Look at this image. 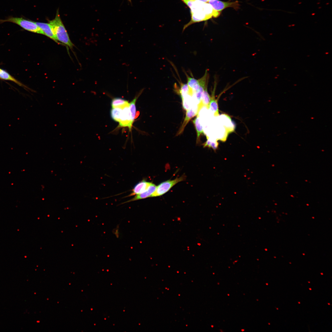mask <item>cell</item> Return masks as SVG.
I'll return each instance as SVG.
<instances>
[{"instance_id": "15", "label": "cell", "mask_w": 332, "mask_h": 332, "mask_svg": "<svg viewBox=\"0 0 332 332\" xmlns=\"http://www.w3.org/2000/svg\"><path fill=\"white\" fill-rule=\"evenodd\" d=\"M143 90L140 91V92L138 93L137 95L134 98L132 101L129 103V107L131 113L132 119V121L134 122V121L136 111V101L141 94Z\"/></svg>"}, {"instance_id": "9", "label": "cell", "mask_w": 332, "mask_h": 332, "mask_svg": "<svg viewBox=\"0 0 332 332\" xmlns=\"http://www.w3.org/2000/svg\"><path fill=\"white\" fill-rule=\"evenodd\" d=\"M36 23L45 35L57 43H58L54 35L52 27L49 23H46L38 22Z\"/></svg>"}, {"instance_id": "13", "label": "cell", "mask_w": 332, "mask_h": 332, "mask_svg": "<svg viewBox=\"0 0 332 332\" xmlns=\"http://www.w3.org/2000/svg\"><path fill=\"white\" fill-rule=\"evenodd\" d=\"M129 103L126 100L120 97L113 98L112 100L111 105L112 108L118 107L122 109L129 105Z\"/></svg>"}, {"instance_id": "14", "label": "cell", "mask_w": 332, "mask_h": 332, "mask_svg": "<svg viewBox=\"0 0 332 332\" xmlns=\"http://www.w3.org/2000/svg\"><path fill=\"white\" fill-rule=\"evenodd\" d=\"M211 97V100L209 105L208 109H210L213 113L215 116H217L219 115L218 103L216 99H215L214 92Z\"/></svg>"}, {"instance_id": "18", "label": "cell", "mask_w": 332, "mask_h": 332, "mask_svg": "<svg viewBox=\"0 0 332 332\" xmlns=\"http://www.w3.org/2000/svg\"><path fill=\"white\" fill-rule=\"evenodd\" d=\"M184 3L190 8L194 2L193 0H183Z\"/></svg>"}, {"instance_id": "7", "label": "cell", "mask_w": 332, "mask_h": 332, "mask_svg": "<svg viewBox=\"0 0 332 332\" xmlns=\"http://www.w3.org/2000/svg\"><path fill=\"white\" fill-rule=\"evenodd\" d=\"M156 188V186L151 183L147 189L144 192L136 195L133 198L123 204L136 201L139 200L144 199L151 196L155 192Z\"/></svg>"}, {"instance_id": "12", "label": "cell", "mask_w": 332, "mask_h": 332, "mask_svg": "<svg viewBox=\"0 0 332 332\" xmlns=\"http://www.w3.org/2000/svg\"><path fill=\"white\" fill-rule=\"evenodd\" d=\"M0 79L4 80L10 81L14 82L21 86L27 89H29L27 86L18 81L6 71L1 69H0Z\"/></svg>"}, {"instance_id": "20", "label": "cell", "mask_w": 332, "mask_h": 332, "mask_svg": "<svg viewBox=\"0 0 332 332\" xmlns=\"http://www.w3.org/2000/svg\"><path fill=\"white\" fill-rule=\"evenodd\" d=\"M128 1L131 4L132 3L131 0H128Z\"/></svg>"}, {"instance_id": "17", "label": "cell", "mask_w": 332, "mask_h": 332, "mask_svg": "<svg viewBox=\"0 0 332 332\" xmlns=\"http://www.w3.org/2000/svg\"><path fill=\"white\" fill-rule=\"evenodd\" d=\"M207 140L203 144L204 147H208L211 148L214 151L217 150L218 147L219 143L216 140L215 141H210L208 137L207 136Z\"/></svg>"}, {"instance_id": "8", "label": "cell", "mask_w": 332, "mask_h": 332, "mask_svg": "<svg viewBox=\"0 0 332 332\" xmlns=\"http://www.w3.org/2000/svg\"><path fill=\"white\" fill-rule=\"evenodd\" d=\"M199 113L197 111H196L192 109H188L186 110L185 116L182 125L177 132L176 136H177L182 133L185 127L190 120Z\"/></svg>"}, {"instance_id": "1", "label": "cell", "mask_w": 332, "mask_h": 332, "mask_svg": "<svg viewBox=\"0 0 332 332\" xmlns=\"http://www.w3.org/2000/svg\"><path fill=\"white\" fill-rule=\"evenodd\" d=\"M49 23L52 27L54 35L57 41H59L66 45L71 49L72 48L74 45L70 40L61 18L58 10L57 11L55 18L50 21Z\"/></svg>"}, {"instance_id": "10", "label": "cell", "mask_w": 332, "mask_h": 332, "mask_svg": "<svg viewBox=\"0 0 332 332\" xmlns=\"http://www.w3.org/2000/svg\"><path fill=\"white\" fill-rule=\"evenodd\" d=\"M151 183L144 180L139 182L135 185L132 192L128 196L137 195L144 192L147 189Z\"/></svg>"}, {"instance_id": "19", "label": "cell", "mask_w": 332, "mask_h": 332, "mask_svg": "<svg viewBox=\"0 0 332 332\" xmlns=\"http://www.w3.org/2000/svg\"><path fill=\"white\" fill-rule=\"evenodd\" d=\"M201 1L203 3H205L208 2L210 0H197Z\"/></svg>"}, {"instance_id": "3", "label": "cell", "mask_w": 332, "mask_h": 332, "mask_svg": "<svg viewBox=\"0 0 332 332\" xmlns=\"http://www.w3.org/2000/svg\"><path fill=\"white\" fill-rule=\"evenodd\" d=\"M186 178L185 175L179 177H177L173 180H168L160 183L156 186L155 192L151 197H157L162 196L174 186L179 182L184 180Z\"/></svg>"}, {"instance_id": "6", "label": "cell", "mask_w": 332, "mask_h": 332, "mask_svg": "<svg viewBox=\"0 0 332 332\" xmlns=\"http://www.w3.org/2000/svg\"><path fill=\"white\" fill-rule=\"evenodd\" d=\"M203 4L201 8L197 9L193 13H191L192 15L191 20L188 24L184 26L183 30L188 26L193 23L206 20L210 18L205 13L203 8Z\"/></svg>"}, {"instance_id": "16", "label": "cell", "mask_w": 332, "mask_h": 332, "mask_svg": "<svg viewBox=\"0 0 332 332\" xmlns=\"http://www.w3.org/2000/svg\"><path fill=\"white\" fill-rule=\"evenodd\" d=\"M122 109L118 107H112L110 110L111 118L114 121L119 122L121 116Z\"/></svg>"}, {"instance_id": "2", "label": "cell", "mask_w": 332, "mask_h": 332, "mask_svg": "<svg viewBox=\"0 0 332 332\" xmlns=\"http://www.w3.org/2000/svg\"><path fill=\"white\" fill-rule=\"evenodd\" d=\"M9 22L16 24L29 31L44 35V33L36 22L22 18L10 17L5 19L0 20V23Z\"/></svg>"}, {"instance_id": "21", "label": "cell", "mask_w": 332, "mask_h": 332, "mask_svg": "<svg viewBox=\"0 0 332 332\" xmlns=\"http://www.w3.org/2000/svg\"><path fill=\"white\" fill-rule=\"evenodd\" d=\"M194 0V1H195V0Z\"/></svg>"}, {"instance_id": "11", "label": "cell", "mask_w": 332, "mask_h": 332, "mask_svg": "<svg viewBox=\"0 0 332 332\" xmlns=\"http://www.w3.org/2000/svg\"><path fill=\"white\" fill-rule=\"evenodd\" d=\"M192 121L196 132V144H198L200 142L201 135L204 134L203 127L200 123L199 114L196 115V117L192 120Z\"/></svg>"}, {"instance_id": "22", "label": "cell", "mask_w": 332, "mask_h": 332, "mask_svg": "<svg viewBox=\"0 0 332 332\" xmlns=\"http://www.w3.org/2000/svg\"></svg>"}, {"instance_id": "4", "label": "cell", "mask_w": 332, "mask_h": 332, "mask_svg": "<svg viewBox=\"0 0 332 332\" xmlns=\"http://www.w3.org/2000/svg\"><path fill=\"white\" fill-rule=\"evenodd\" d=\"M133 123L128 105L122 109L121 116L119 122L118 127H128L129 131H130Z\"/></svg>"}, {"instance_id": "5", "label": "cell", "mask_w": 332, "mask_h": 332, "mask_svg": "<svg viewBox=\"0 0 332 332\" xmlns=\"http://www.w3.org/2000/svg\"><path fill=\"white\" fill-rule=\"evenodd\" d=\"M213 9L219 11L227 7H231L235 9H238L239 4L238 1L229 2H224L218 0H210L208 2Z\"/></svg>"}]
</instances>
